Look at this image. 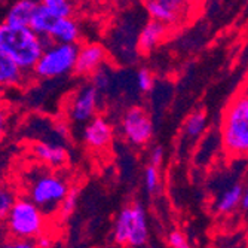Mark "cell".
<instances>
[{"mask_svg": "<svg viewBox=\"0 0 248 248\" xmlns=\"http://www.w3.org/2000/svg\"><path fill=\"white\" fill-rule=\"evenodd\" d=\"M143 5L152 19L161 21L172 29L187 21L195 3L190 0H143Z\"/></svg>", "mask_w": 248, "mask_h": 248, "instance_id": "obj_7", "label": "cell"}, {"mask_svg": "<svg viewBox=\"0 0 248 248\" xmlns=\"http://www.w3.org/2000/svg\"><path fill=\"white\" fill-rule=\"evenodd\" d=\"M39 0H15L5 15V22L11 26H30Z\"/></svg>", "mask_w": 248, "mask_h": 248, "instance_id": "obj_15", "label": "cell"}, {"mask_svg": "<svg viewBox=\"0 0 248 248\" xmlns=\"http://www.w3.org/2000/svg\"><path fill=\"white\" fill-rule=\"evenodd\" d=\"M79 48L76 43L48 45L34 67V75L40 79H57L75 72Z\"/></svg>", "mask_w": 248, "mask_h": 248, "instance_id": "obj_5", "label": "cell"}, {"mask_svg": "<svg viewBox=\"0 0 248 248\" xmlns=\"http://www.w3.org/2000/svg\"><path fill=\"white\" fill-rule=\"evenodd\" d=\"M12 239H37L45 231L43 211L29 198H19L5 217Z\"/></svg>", "mask_w": 248, "mask_h": 248, "instance_id": "obj_3", "label": "cell"}, {"mask_svg": "<svg viewBox=\"0 0 248 248\" xmlns=\"http://www.w3.org/2000/svg\"><path fill=\"white\" fill-rule=\"evenodd\" d=\"M159 171H157V167L149 164L146 167L144 171V187L149 193H155L159 187Z\"/></svg>", "mask_w": 248, "mask_h": 248, "instance_id": "obj_23", "label": "cell"}, {"mask_svg": "<svg viewBox=\"0 0 248 248\" xmlns=\"http://www.w3.org/2000/svg\"><path fill=\"white\" fill-rule=\"evenodd\" d=\"M100 104V91L94 83L83 85L72 97L69 104V116L73 122H89L97 116V108Z\"/></svg>", "mask_w": 248, "mask_h": 248, "instance_id": "obj_9", "label": "cell"}, {"mask_svg": "<svg viewBox=\"0 0 248 248\" xmlns=\"http://www.w3.org/2000/svg\"><path fill=\"white\" fill-rule=\"evenodd\" d=\"M79 36V26L72 16H58L49 33V40L60 43H78Z\"/></svg>", "mask_w": 248, "mask_h": 248, "instance_id": "obj_16", "label": "cell"}, {"mask_svg": "<svg viewBox=\"0 0 248 248\" xmlns=\"http://www.w3.org/2000/svg\"><path fill=\"white\" fill-rule=\"evenodd\" d=\"M15 201H16V198L14 196V193L11 190L2 189V192H0V216H2V218L6 217L9 210L14 207Z\"/></svg>", "mask_w": 248, "mask_h": 248, "instance_id": "obj_25", "label": "cell"}, {"mask_svg": "<svg viewBox=\"0 0 248 248\" xmlns=\"http://www.w3.org/2000/svg\"><path fill=\"white\" fill-rule=\"evenodd\" d=\"M83 143L94 150L104 149L113 139V128L110 122L103 116H95L89 121L83 129Z\"/></svg>", "mask_w": 248, "mask_h": 248, "instance_id": "obj_11", "label": "cell"}, {"mask_svg": "<svg viewBox=\"0 0 248 248\" xmlns=\"http://www.w3.org/2000/svg\"><path fill=\"white\" fill-rule=\"evenodd\" d=\"M31 150L36 159L49 167L58 168L67 162V150L58 143L37 141L33 144Z\"/></svg>", "mask_w": 248, "mask_h": 248, "instance_id": "obj_13", "label": "cell"}, {"mask_svg": "<svg viewBox=\"0 0 248 248\" xmlns=\"http://www.w3.org/2000/svg\"><path fill=\"white\" fill-rule=\"evenodd\" d=\"M69 192V183L54 172H40L30 180L29 185V198L43 213L58 210Z\"/></svg>", "mask_w": 248, "mask_h": 248, "instance_id": "obj_6", "label": "cell"}, {"mask_svg": "<svg viewBox=\"0 0 248 248\" xmlns=\"http://www.w3.org/2000/svg\"><path fill=\"white\" fill-rule=\"evenodd\" d=\"M93 83L95 85V88L98 89L100 93L106 91V89L110 86V75L106 70L104 65H101L100 69L93 75Z\"/></svg>", "mask_w": 248, "mask_h": 248, "instance_id": "obj_24", "label": "cell"}, {"mask_svg": "<svg viewBox=\"0 0 248 248\" xmlns=\"http://www.w3.org/2000/svg\"><path fill=\"white\" fill-rule=\"evenodd\" d=\"M78 193H79L78 189H70L69 195H67L64 198V201L61 202V205L58 208V214H60L61 218L65 220V218H69L73 214V211L76 208V204H78Z\"/></svg>", "mask_w": 248, "mask_h": 248, "instance_id": "obj_20", "label": "cell"}, {"mask_svg": "<svg viewBox=\"0 0 248 248\" xmlns=\"http://www.w3.org/2000/svg\"><path fill=\"white\" fill-rule=\"evenodd\" d=\"M121 131L124 137L134 146H144L153 135V124L149 113L139 107L128 108L121 121Z\"/></svg>", "mask_w": 248, "mask_h": 248, "instance_id": "obj_8", "label": "cell"}, {"mask_svg": "<svg viewBox=\"0 0 248 248\" xmlns=\"http://www.w3.org/2000/svg\"><path fill=\"white\" fill-rule=\"evenodd\" d=\"M27 73L29 72L19 67L12 58L0 54V83L3 88L21 86Z\"/></svg>", "mask_w": 248, "mask_h": 248, "instance_id": "obj_17", "label": "cell"}, {"mask_svg": "<svg viewBox=\"0 0 248 248\" xmlns=\"http://www.w3.org/2000/svg\"><path fill=\"white\" fill-rule=\"evenodd\" d=\"M205 128H207V116L204 111H199V110L189 115V118L185 122V134L190 140L199 139L201 135L205 132Z\"/></svg>", "mask_w": 248, "mask_h": 248, "instance_id": "obj_19", "label": "cell"}, {"mask_svg": "<svg viewBox=\"0 0 248 248\" xmlns=\"http://www.w3.org/2000/svg\"><path fill=\"white\" fill-rule=\"evenodd\" d=\"M164 161V149L161 146H156L150 152V164L155 167H159Z\"/></svg>", "mask_w": 248, "mask_h": 248, "instance_id": "obj_27", "label": "cell"}, {"mask_svg": "<svg viewBox=\"0 0 248 248\" xmlns=\"http://www.w3.org/2000/svg\"><path fill=\"white\" fill-rule=\"evenodd\" d=\"M244 189L241 185H233L224 190L216 202V211L218 214H231L238 207H241Z\"/></svg>", "mask_w": 248, "mask_h": 248, "instance_id": "obj_18", "label": "cell"}, {"mask_svg": "<svg viewBox=\"0 0 248 248\" xmlns=\"http://www.w3.org/2000/svg\"><path fill=\"white\" fill-rule=\"evenodd\" d=\"M107 51L98 43H86L79 48L75 73L79 76H91L104 65Z\"/></svg>", "mask_w": 248, "mask_h": 248, "instance_id": "obj_10", "label": "cell"}, {"mask_svg": "<svg viewBox=\"0 0 248 248\" xmlns=\"http://www.w3.org/2000/svg\"><path fill=\"white\" fill-rule=\"evenodd\" d=\"M46 43L30 26H0V54L12 58L26 72H33Z\"/></svg>", "mask_w": 248, "mask_h": 248, "instance_id": "obj_1", "label": "cell"}, {"mask_svg": "<svg viewBox=\"0 0 248 248\" xmlns=\"http://www.w3.org/2000/svg\"><path fill=\"white\" fill-rule=\"evenodd\" d=\"M221 141L229 156L248 157V93L235 97L224 110Z\"/></svg>", "mask_w": 248, "mask_h": 248, "instance_id": "obj_2", "label": "cell"}, {"mask_svg": "<svg viewBox=\"0 0 248 248\" xmlns=\"http://www.w3.org/2000/svg\"><path fill=\"white\" fill-rule=\"evenodd\" d=\"M39 2L46 5L58 16H72L73 6L70 3V0H39Z\"/></svg>", "mask_w": 248, "mask_h": 248, "instance_id": "obj_21", "label": "cell"}, {"mask_svg": "<svg viewBox=\"0 0 248 248\" xmlns=\"http://www.w3.org/2000/svg\"><path fill=\"white\" fill-rule=\"evenodd\" d=\"M135 85H137L140 93H143V94L150 93L155 86L153 75L147 69H140L137 73H135Z\"/></svg>", "mask_w": 248, "mask_h": 248, "instance_id": "obj_22", "label": "cell"}, {"mask_svg": "<svg viewBox=\"0 0 248 248\" xmlns=\"http://www.w3.org/2000/svg\"><path fill=\"white\" fill-rule=\"evenodd\" d=\"M57 18H58V15L43 3H39V6L36 8V11L33 14L30 27L45 40L46 46L51 43H54V42L49 40V33H51V30H52V27L55 24Z\"/></svg>", "mask_w": 248, "mask_h": 248, "instance_id": "obj_14", "label": "cell"}, {"mask_svg": "<svg viewBox=\"0 0 248 248\" xmlns=\"http://www.w3.org/2000/svg\"><path fill=\"white\" fill-rule=\"evenodd\" d=\"M242 211H248V187L244 189V193H242V199H241V207H239Z\"/></svg>", "mask_w": 248, "mask_h": 248, "instance_id": "obj_29", "label": "cell"}, {"mask_svg": "<svg viewBox=\"0 0 248 248\" xmlns=\"http://www.w3.org/2000/svg\"><path fill=\"white\" fill-rule=\"evenodd\" d=\"M113 241L118 245L143 247L149 241L147 216L141 204H131L121 210L113 228Z\"/></svg>", "mask_w": 248, "mask_h": 248, "instance_id": "obj_4", "label": "cell"}, {"mask_svg": "<svg viewBox=\"0 0 248 248\" xmlns=\"http://www.w3.org/2000/svg\"><path fill=\"white\" fill-rule=\"evenodd\" d=\"M192 3H199V2H204V0H190Z\"/></svg>", "mask_w": 248, "mask_h": 248, "instance_id": "obj_30", "label": "cell"}, {"mask_svg": "<svg viewBox=\"0 0 248 248\" xmlns=\"http://www.w3.org/2000/svg\"><path fill=\"white\" fill-rule=\"evenodd\" d=\"M52 245V239H51V236H48V235H45V233H42L37 239H36V247H45V248H48V247H51Z\"/></svg>", "mask_w": 248, "mask_h": 248, "instance_id": "obj_28", "label": "cell"}, {"mask_svg": "<svg viewBox=\"0 0 248 248\" xmlns=\"http://www.w3.org/2000/svg\"><path fill=\"white\" fill-rule=\"evenodd\" d=\"M170 27L165 26L164 22L156 21V19H149L143 29L140 30L137 36V49L140 54H149L155 48H157L161 45V42L167 36V30Z\"/></svg>", "mask_w": 248, "mask_h": 248, "instance_id": "obj_12", "label": "cell"}, {"mask_svg": "<svg viewBox=\"0 0 248 248\" xmlns=\"http://www.w3.org/2000/svg\"><path fill=\"white\" fill-rule=\"evenodd\" d=\"M167 242L170 247L172 248H187L189 247V242H187V238L183 232L180 231H172L168 238H167Z\"/></svg>", "mask_w": 248, "mask_h": 248, "instance_id": "obj_26", "label": "cell"}]
</instances>
